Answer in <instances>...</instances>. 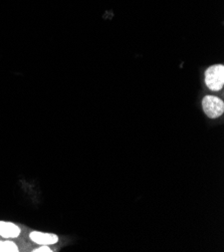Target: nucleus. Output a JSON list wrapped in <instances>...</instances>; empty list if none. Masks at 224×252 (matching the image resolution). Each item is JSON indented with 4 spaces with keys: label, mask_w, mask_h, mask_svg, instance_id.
Listing matches in <instances>:
<instances>
[{
    "label": "nucleus",
    "mask_w": 224,
    "mask_h": 252,
    "mask_svg": "<svg viewBox=\"0 0 224 252\" xmlns=\"http://www.w3.org/2000/svg\"><path fill=\"white\" fill-rule=\"evenodd\" d=\"M205 84L212 91H219L224 85V66L212 65L205 71Z\"/></svg>",
    "instance_id": "obj_1"
},
{
    "label": "nucleus",
    "mask_w": 224,
    "mask_h": 252,
    "mask_svg": "<svg viewBox=\"0 0 224 252\" xmlns=\"http://www.w3.org/2000/svg\"><path fill=\"white\" fill-rule=\"evenodd\" d=\"M202 108L208 118L217 119L223 114L224 103L217 96L206 95L202 99Z\"/></svg>",
    "instance_id": "obj_2"
},
{
    "label": "nucleus",
    "mask_w": 224,
    "mask_h": 252,
    "mask_svg": "<svg viewBox=\"0 0 224 252\" xmlns=\"http://www.w3.org/2000/svg\"><path fill=\"white\" fill-rule=\"evenodd\" d=\"M31 239L39 245H54L59 241V236L54 233L32 231L30 234Z\"/></svg>",
    "instance_id": "obj_3"
},
{
    "label": "nucleus",
    "mask_w": 224,
    "mask_h": 252,
    "mask_svg": "<svg viewBox=\"0 0 224 252\" xmlns=\"http://www.w3.org/2000/svg\"><path fill=\"white\" fill-rule=\"evenodd\" d=\"M21 230L19 226L12 222L0 221V236L4 238H16L19 236Z\"/></svg>",
    "instance_id": "obj_4"
},
{
    "label": "nucleus",
    "mask_w": 224,
    "mask_h": 252,
    "mask_svg": "<svg viewBox=\"0 0 224 252\" xmlns=\"http://www.w3.org/2000/svg\"><path fill=\"white\" fill-rule=\"evenodd\" d=\"M0 252H18V246L12 241H0Z\"/></svg>",
    "instance_id": "obj_5"
},
{
    "label": "nucleus",
    "mask_w": 224,
    "mask_h": 252,
    "mask_svg": "<svg viewBox=\"0 0 224 252\" xmlns=\"http://www.w3.org/2000/svg\"><path fill=\"white\" fill-rule=\"evenodd\" d=\"M34 252H52V248L49 245H40L38 248H35L33 250Z\"/></svg>",
    "instance_id": "obj_6"
}]
</instances>
